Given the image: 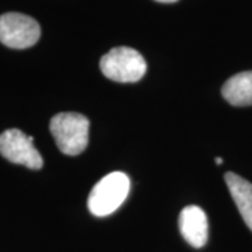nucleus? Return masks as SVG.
<instances>
[{"label":"nucleus","instance_id":"obj_8","mask_svg":"<svg viewBox=\"0 0 252 252\" xmlns=\"http://www.w3.org/2000/svg\"><path fill=\"white\" fill-rule=\"evenodd\" d=\"M221 94L234 107L252 105V70L241 72L225 81Z\"/></svg>","mask_w":252,"mask_h":252},{"label":"nucleus","instance_id":"obj_5","mask_svg":"<svg viewBox=\"0 0 252 252\" xmlns=\"http://www.w3.org/2000/svg\"><path fill=\"white\" fill-rule=\"evenodd\" d=\"M0 154L9 161L31 170H39L44 165V160L34 146V139L18 129H7L0 135Z\"/></svg>","mask_w":252,"mask_h":252},{"label":"nucleus","instance_id":"obj_3","mask_svg":"<svg viewBox=\"0 0 252 252\" xmlns=\"http://www.w3.org/2000/svg\"><path fill=\"white\" fill-rule=\"evenodd\" d=\"M99 67L102 74L109 80L135 83L146 74L147 63L143 56L133 48L118 46L101 58Z\"/></svg>","mask_w":252,"mask_h":252},{"label":"nucleus","instance_id":"obj_7","mask_svg":"<svg viewBox=\"0 0 252 252\" xmlns=\"http://www.w3.org/2000/svg\"><path fill=\"white\" fill-rule=\"evenodd\" d=\"M224 180L240 215L252 231V184L234 172H227Z\"/></svg>","mask_w":252,"mask_h":252},{"label":"nucleus","instance_id":"obj_1","mask_svg":"<svg viewBox=\"0 0 252 252\" xmlns=\"http://www.w3.org/2000/svg\"><path fill=\"white\" fill-rule=\"evenodd\" d=\"M49 130L63 154L77 156L89 144L90 121L77 112H61L51 119Z\"/></svg>","mask_w":252,"mask_h":252},{"label":"nucleus","instance_id":"obj_9","mask_svg":"<svg viewBox=\"0 0 252 252\" xmlns=\"http://www.w3.org/2000/svg\"><path fill=\"white\" fill-rule=\"evenodd\" d=\"M156 1H160V3H175L178 0H156Z\"/></svg>","mask_w":252,"mask_h":252},{"label":"nucleus","instance_id":"obj_4","mask_svg":"<svg viewBox=\"0 0 252 252\" xmlns=\"http://www.w3.org/2000/svg\"><path fill=\"white\" fill-rule=\"evenodd\" d=\"M41 28L32 17L21 13H4L0 16V42L13 49H26L35 45Z\"/></svg>","mask_w":252,"mask_h":252},{"label":"nucleus","instance_id":"obj_10","mask_svg":"<svg viewBox=\"0 0 252 252\" xmlns=\"http://www.w3.org/2000/svg\"><path fill=\"white\" fill-rule=\"evenodd\" d=\"M215 161H216V164H219V165H220V164L223 162V160H221V157H216V160H215Z\"/></svg>","mask_w":252,"mask_h":252},{"label":"nucleus","instance_id":"obj_2","mask_svg":"<svg viewBox=\"0 0 252 252\" xmlns=\"http://www.w3.org/2000/svg\"><path fill=\"white\" fill-rule=\"evenodd\" d=\"M130 181L124 172H111L101 178L91 189L89 210L94 216L105 217L112 215L127 198Z\"/></svg>","mask_w":252,"mask_h":252},{"label":"nucleus","instance_id":"obj_6","mask_svg":"<svg viewBox=\"0 0 252 252\" xmlns=\"http://www.w3.org/2000/svg\"><path fill=\"white\" fill-rule=\"evenodd\" d=\"M180 231L184 240L193 248L205 247L209 237L206 213L193 205L184 207L180 215Z\"/></svg>","mask_w":252,"mask_h":252}]
</instances>
